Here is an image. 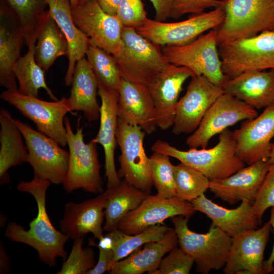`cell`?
Returning <instances> with one entry per match:
<instances>
[{
	"instance_id": "obj_26",
	"label": "cell",
	"mask_w": 274,
	"mask_h": 274,
	"mask_svg": "<svg viewBox=\"0 0 274 274\" xmlns=\"http://www.w3.org/2000/svg\"><path fill=\"white\" fill-rule=\"evenodd\" d=\"M179 244L174 228H169L160 240L148 243L126 258L116 262L111 274H151L158 267L163 256Z\"/></svg>"
},
{
	"instance_id": "obj_35",
	"label": "cell",
	"mask_w": 274,
	"mask_h": 274,
	"mask_svg": "<svg viewBox=\"0 0 274 274\" xmlns=\"http://www.w3.org/2000/svg\"><path fill=\"white\" fill-rule=\"evenodd\" d=\"M170 227L158 224L134 234H128L116 229L105 234L109 238L114 254V264L123 259L145 244L161 239Z\"/></svg>"
},
{
	"instance_id": "obj_13",
	"label": "cell",
	"mask_w": 274,
	"mask_h": 274,
	"mask_svg": "<svg viewBox=\"0 0 274 274\" xmlns=\"http://www.w3.org/2000/svg\"><path fill=\"white\" fill-rule=\"evenodd\" d=\"M257 116L256 109L223 93L206 113L197 128L186 139V143L190 148H206L214 136L241 121Z\"/></svg>"
},
{
	"instance_id": "obj_48",
	"label": "cell",
	"mask_w": 274,
	"mask_h": 274,
	"mask_svg": "<svg viewBox=\"0 0 274 274\" xmlns=\"http://www.w3.org/2000/svg\"><path fill=\"white\" fill-rule=\"evenodd\" d=\"M10 267V263L9 256L3 244L1 243L0 248V271L1 273L9 271Z\"/></svg>"
},
{
	"instance_id": "obj_11",
	"label": "cell",
	"mask_w": 274,
	"mask_h": 274,
	"mask_svg": "<svg viewBox=\"0 0 274 274\" xmlns=\"http://www.w3.org/2000/svg\"><path fill=\"white\" fill-rule=\"evenodd\" d=\"M0 96L31 120L38 131L53 139L61 147L67 145L64 119L65 115L71 111L67 98L48 101L23 95L18 90H6Z\"/></svg>"
},
{
	"instance_id": "obj_9",
	"label": "cell",
	"mask_w": 274,
	"mask_h": 274,
	"mask_svg": "<svg viewBox=\"0 0 274 274\" xmlns=\"http://www.w3.org/2000/svg\"><path fill=\"white\" fill-rule=\"evenodd\" d=\"M224 17L222 4L213 10L193 14L179 22H161L147 18L135 29L145 38L161 46H181L193 41L207 31L216 29Z\"/></svg>"
},
{
	"instance_id": "obj_36",
	"label": "cell",
	"mask_w": 274,
	"mask_h": 274,
	"mask_svg": "<svg viewBox=\"0 0 274 274\" xmlns=\"http://www.w3.org/2000/svg\"><path fill=\"white\" fill-rule=\"evenodd\" d=\"M86 55L99 84L108 89L118 90L122 77L114 56L91 44Z\"/></svg>"
},
{
	"instance_id": "obj_37",
	"label": "cell",
	"mask_w": 274,
	"mask_h": 274,
	"mask_svg": "<svg viewBox=\"0 0 274 274\" xmlns=\"http://www.w3.org/2000/svg\"><path fill=\"white\" fill-rule=\"evenodd\" d=\"M176 196L191 202L209 189L210 180L199 171L183 163L174 166Z\"/></svg>"
},
{
	"instance_id": "obj_10",
	"label": "cell",
	"mask_w": 274,
	"mask_h": 274,
	"mask_svg": "<svg viewBox=\"0 0 274 274\" xmlns=\"http://www.w3.org/2000/svg\"><path fill=\"white\" fill-rule=\"evenodd\" d=\"M15 122L25 140L33 178L48 180L52 184H62L68 169L69 152L28 123L18 119Z\"/></svg>"
},
{
	"instance_id": "obj_5",
	"label": "cell",
	"mask_w": 274,
	"mask_h": 274,
	"mask_svg": "<svg viewBox=\"0 0 274 274\" xmlns=\"http://www.w3.org/2000/svg\"><path fill=\"white\" fill-rule=\"evenodd\" d=\"M225 17L216 29L218 45L274 31V0H223Z\"/></svg>"
},
{
	"instance_id": "obj_16",
	"label": "cell",
	"mask_w": 274,
	"mask_h": 274,
	"mask_svg": "<svg viewBox=\"0 0 274 274\" xmlns=\"http://www.w3.org/2000/svg\"><path fill=\"white\" fill-rule=\"evenodd\" d=\"M196 211L191 202L177 196L165 198L149 194L138 208L120 220L117 229L128 234H134L175 216L190 218Z\"/></svg>"
},
{
	"instance_id": "obj_17",
	"label": "cell",
	"mask_w": 274,
	"mask_h": 274,
	"mask_svg": "<svg viewBox=\"0 0 274 274\" xmlns=\"http://www.w3.org/2000/svg\"><path fill=\"white\" fill-rule=\"evenodd\" d=\"M272 227L268 221L257 229L248 230L232 237L225 274H265L264 253Z\"/></svg>"
},
{
	"instance_id": "obj_1",
	"label": "cell",
	"mask_w": 274,
	"mask_h": 274,
	"mask_svg": "<svg viewBox=\"0 0 274 274\" xmlns=\"http://www.w3.org/2000/svg\"><path fill=\"white\" fill-rule=\"evenodd\" d=\"M51 183L48 180L33 179L20 181L18 191L27 193L34 198L37 206V215L25 230L15 222L9 223L5 234L10 240L27 245L37 252L40 260L50 267L56 266L58 257L65 260L67 254L65 245L70 238L53 225L46 207L47 189Z\"/></svg>"
},
{
	"instance_id": "obj_49",
	"label": "cell",
	"mask_w": 274,
	"mask_h": 274,
	"mask_svg": "<svg viewBox=\"0 0 274 274\" xmlns=\"http://www.w3.org/2000/svg\"><path fill=\"white\" fill-rule=\"evenodd\" d=\"M267 161L270 165L274 164V143L272 144Z\"/></svg>"
},
{
	"instance_id": "obj_4",
	"label": "cell",
	"mask_w": 274,
	"mask_h": 274,
	"mask_svg": "<svg viewBox=\"0 0 274 274\" xmlns=\"http://www.w3.org/2000/svg\"><path fill=\"white\" fill-rule=\"evenodd\" d=\"M190 218L177 216L170 218L178 236L179 246L194 260L196 270L208 274L225 265L230 249L232 237L211 224L209 231L199 233L188 226Z\"/></svg>"
},
{
	"instance_id": "obj_43",
	"label": "cell",
	"mask_w": 274,
	"mask_h": 274,
	"mask_svg": "<svg viewBox=\"0 0 274 274\" xmlns=\"http://www.w3.org/2000/svg\"><path fill=\"white\" fill-rule=\"evenodd\" d=\"M222 4L223 0H172L171 18L177 19L187 14H200Z\"/></svg>"
},
{
	"instance_id": "obj_22",
	"label": "cell",
	"mask_w": 274,
	"mask_h": 274,
	"mask_svg": "<svg viewBox=\"0 0 274 274\" xmlns=\"http://www.w3.org/2000/svg\"><path fill=\"white\" fill-rule=\"evenodd\" d=\"M270 165L267 160H261L244 166L226 178L210 181L209 189L229 204L244 200L253 204Z\"/></svg>"
},
{
	"instance_id": "obj_42",
	"label": "cell",
	"mask_w": 274,
	"mask_h": 274,
	"mask_svg": "<svg viewBox=\"0 0 274 274\" xmlns=\"http://www.w3.org/2000/svg\"><path fill=\"white\" fill-rule=\"evenodd\" d=\"M253 205L260 219L267 209L274 207V164L270 166Z\"/></svg>"
},
{
	"instance_id": "obj_45",
	"label": "cell",
	"mask_w": 274,
	"mask_h": 274,
	"mask_svg": "<svg viewBox=\"0 0 274 274\" xmlns=\"http://www.w3.org/2000/svg\"><path fill=\"white\" fill-rule=\"evenodd\" d=\"M155 12V20L165 22L171 18L172 0H150Z\"/></svg>"
},
{
	"instance_id": "obj_33",
	"label": "cell",
	"mask_w": 274,
	"mask_h": 274,
	"mask_svg": "<svg viewBox=\"0 0 274 274\" xmlns=\"http://www.w3.org/2000/svg\"><path fill=\"white\" fill-rule=\"evenodd\" d=\"M37 37H32L26 42L27 52L20 57L15 65L14 72L18 82V91L24 95L39 97V90L44 89L51 99L57 100L46 82L45 72L35 59Z\"/></svg>"
},
{
	"instance_id": "obj_32",
	"label": "cell",
	"mask_w": 274,
	"mask_h": 274,
	"mask_svg": "<svg viewBox=\"0 0 274 274\" xmlns=\"http://www.w3.org/2000/svg\"><path fill=\"white\" fill-rule=\"evenodd\" d=\"M109 195L105 205V223L104 231L117 229L120 220L129 212L135 209L149 194L121 180L116 186L108 188Z\"/></svg>"
},
{
	"instance_id": "obj_21",
	"label": "cell",
	"mask_w": 274,
	"mask_h": 274,
	"mask_svg": "<svg viewBox=\"0 0 274 274\" xmlns=\"http://www.w3.org/2000/svg\"><path fill=\"white\" fill-rule=\"evenodd\" d=\"M118 91V118L152 134L157 127V114L147 86L122 78Z\"/></svg>"
},
{
	"instance_id": "obj_6",
	"label": "cell",
	"mask_w": 274,
	"mask_h": 274,
	"mask_svg": "<svg viewBox=\"0 0 274 274\" xmlns=\"http://www.w3.org/2000/svg\"><path fill=\"white\" fill-rule=\"evenodd\" d=\"M80 121H78L77 131L74 132L69 118L65 117L64 119L69 161L62 185L68 193L82 189L86 192L101 193L104 191L97 144L92 139L88 143H85Z\"/></svg>"
},
{
	"instance_id": "obj_19",
	"label": "cell",
	"mask_w": 274,
	"mask_h": 274,
	"mask_svg": "<svg viewBox=\"0 0 274 274\" xmlns=\"http://www.w3.org/2000/svg\"><path fill=\"white\" fill-rule=\"evenodd\" d=\"M194 75L186 67L169 63L147 86L156 111L157 127L165 130L173 126L183 85Z\"/></svg>"
},
{
	"instance_id": "obj_23",
	"label": "cell",
	"mask_w": 274,
	"mask_h": 274,
	"mask_svg": "<svg viewBox=\"0 0 274 274\" xmlns=\"http://www.w3.org/2000/svg\"><path fill=\"white\" fill-rule=\"evenodd\" d=\"M98 95L101 99L100 123L98 131L92 140L103 148L107 188H111L118 185L121 181L115 168L114 160V152L117 145L118 91L99 84Z\"/></svg>"
},
{
	"instance_id": "obj_18",
	"label": "cell",
	"mask_w": 274,
	"mask_h": 274,
	"mask_svg": "<svg viewBox=\"0 0 274 274\" xmlns=\"http://www.w3.org/2000/svg\"><path fill=\"white\" fill-rule=\"evenodd\" d=\"M236 155L248 165L267 160L274 136V105L253 119L246 120L232 132Z\"/></svg>"
},
{
	"instance_id": "obj_20",
	"label": "cell",
	"mask_w": 274,
	"mask_h": 274,
	"mask_svg": "<svg viewBox=\"0 0 274 274\" xmlns=\"http://www.w3.org/2000/svg\"><path fill=\"white\" fill-rule=\"evenodd\" d=\"M109 189L97 196L81 202L70 201L64 206L60 221V231L70 239L84 238L89 233L98 240L104 236L102 223Z\"/></svg>"
},
{
	"instance_id": "obj_38",
	"label": "cell",
	"mask_w": 274,
	"mask_h": 274,
	"mask_svg": "<svg viewBox=\"0 0 274 274\" xmlns=\"http://www.w3.org/2000/svg\"><path fill=\"white\" fill-rule=\"evenodd\" d=\"M170 157L157 152H153L149 157L151 179L157 191L156 194L165 198L176 196L174 165Z\"/></svg>"
},
{
	"instance_id": "obj_3",
	"label": "cell",
	"mask_w": 274,
	"mask_h": 274,
	"mask_svg": "<svg viewBox=\"0 0 274 274\" xmlns=\"http://www.w3.org/2000/svg\"><path fill=\"white\" fill-rule=\"evenodd\" d=\"M114 56L123 79L147 86L169 63L161 46L131 27H123L121 47Z\"/></svg>"
},
{
	"instance_id": "obj_25",
	"label": "cell",
	"mask_w": 274,
	"mask_h": 274,
	"mask_svg": "<svg viewBox=\"0 0 274 274\" xmlns=\"http://www.w3.org/2000/svg\"><path fill=\"white\" fill-rule=\"evenodd\" d=\"M223 93L231 95L255 109L274 105V70L249 72L225 80Z\"/></svg>"
},
{
	"instance_id": "obj_14",
	"label": "cell",
	"mask_w": 274,
	"mask_h": 274,
	"mask_svg": "<svg viewBox=\"0 0 274 274\" xmlns=\"http://www.w3.org/2000/svg\"><path fill=\"white\" fill-rule=\"evenodd\" d=\"M77 26L89 39L91 45L98 46L113 56L121 45L123 26L116 15H111L99 6L96 0H87L72 7Z\"/></svg>"
},
{
	"instance_id": "obj_41",
	"label": "cell",
	"mask_w": 274,
	"mask_h": 274,
	"mask_svg": "<svg viewBox=\"0 0 274 274\" xmlns=\"http://www.w3.org/2000/svg\"><path fill=\"white\" fill-rule=\"evenodd\" d=\"M116 15L123 27L135 29L141 26L147 18L142 0H122Z\"/></svg>"
},
{
	"instance_id": "obj_31",
	"label": "cell",
	"mask_w": 274,
	"mask_h": 274,
	"mask_svg": "<svg viewBox=\"0 0 274 274\" xmlns=\"http://www.w3.org/2000/svg\"><path fill=\"white\" fill-rule=\"evenodd\" d=\"M66 40L49 10L42 20L37 31L35 57L45 72L56 59L67 56Z\"/></svg>"
},
{
	"instance_id": "obj_7",
	"label": "cell",
	"mask_w": 274,
	"mask_h": 274,
	"mask_svg": "<svg viewBox=\"0 0 274 274\" xmlns=\"http://www.w3.org/2000/svg\"><path fill=\"white\" fill-rule=\"evenodd\" d=\"M218 51L227 79L246 72L274 70V31L220 44Z\"/></svg>"
},
{
	"instance_id": "obj_8",
	"label": "cell",
	"mask_w": 274,
	"mask_h": 274,
	"mask_svg": "<svg viewBox=\"0 0 274 274\" xmlns=\"http://www.w3.org/2000/svg\"><path fill=\"white\" fill-rule=\"evenodd\" d=\"M161 50L168 63L186 67L195 75L203 76L216 86L221 87L226 79L222 71L216 29L187 44L163 46Z\"/></svg>"
},
{
	"instance_id": "obj_28",
	"label": "cell",
	"mask_w": 274,
	"mask_h": 274,
	"mask_svg": "<svg viewBox=\"0 0 274 274\" xmlns=\"http://www.w3.org/2000/svg\"><path fill=\"white\" fill-rule=\"evenodd\" d=\"M0 15V85L7 90H16L18 86L14 69L21 57L20 51L25 40L11 15L2 8Z\"/></svg>"
},
{
	"instance_id": "obj_40",
	"label": "cell",
	"mask_w": 274,
	"mask_h": 274,
	"mask_svg": "<svg viewBox=\"0 0 274 274\" xmlns=\"http://www.w3.org/2000/svg\"><path fill=\"white\" fill-rule=\"evenodd\" d=\"M194 263L193 258L177 246L162 258L157 269L151 274H188Z\"/></svg>"
},
{
	"instance_id": "obj_2",
	"label": "cell",
	"mask_w": 274,
	"mask_h": 274,
	"mask_svg": "<svg viewBox=\"0 0 274 274\" xmlns=\"http://www.w3.org/2000/svg\"><path fill=\"white\" fill-rule=\"evenodd\" d=\"M151 150L178 159L199 171L210 181L226 178L245 166L236 155V142L232 132L228 129L219 134L218 143L212 148L183 151L166 141L157 140Z\"/></svg>"
},
{
	"instance_id": "obj_30",
	"label": "cell",
	"mask_w": 274,
	"mask_h": 274,
	"mask_svg": "<svg viewBox=\"0 0 274 274\" xmlns=\"http://www.w3.org/2000/svg\"><path fill=\"white\" fill-rule=\"evenodd\" d=\"M0 124V183L3 185L10 180V168L28 162V152L15 119L7 109L1 110Z\"/></svg>"
},
{
	"instance_id": "obj_29",
	"label": "cell",
	"mask_w": 274,
	"mask_h": 274,
	"mask_svg": "<svg viewBox=\"0 0 274 274\" xmlns=\"http://www.w3.org/2000/svg\"><path fill=\"white\" fill-rule=\"evenodd\" d=\"M99 82L87 59L84 57L77 61L67 98L71 111H80L89 122L100 117V107L97 99Z\"/></svg>"
},
{
	"instance_id": "obj_50",
	"label": "cell",
	"mask_w": 274,
	"mask_h": 274,
	"mask_svg": "<svg viewBox=\"0 0 274 274\" xmlns=\"http://www.w3.org/2000/svg\"><path fill=\"white\" fill-rule=\"evenodd\" d=\"M70 1L72 7L76 6L80 2V0H70Z\"/></svg>"
},
{
	"instance_id": "obj_27",
	"label": "cell",
	"mask_w": 274,
	"mask_h": 274,
	"mask_svg": "<svg viewBox=\"0 0 274 274\" xmlns=\"http://www.w3.org/2000/svg\"><path fill=\"white\" fill-rule=\"evenodd\" d=\"M47 3L50 14L67 43L68 63L64 81L65 85L69 86L72 84L76 63L86 55L90 40L75 23L70 0H47Z\"/></svg>"
},
{
	"instance_id": "obj_46",
	"label": "cell",
	"mask_w": 274,
	"mask_h": 274,
	"mask_svg": "<svg viewBox=\"0 0 274 274\" xmlns=\"http://www.w3.org/2000/svg\"><path fill=\"white\" fill-rule=\"evenodd\" d=\"M269 222H270L274 234V207L271 208L270 216ZM274 243L273 248L269 258L263 262V269L265 274L272 272L274 270Z\"/></svg>"
},
{
	"instance_id": "obj_24",
	"label": "cell",
	"mask_w": 274,
	"mask_h": 274,
	"mask_svg": "<svg viewBox=\"0 0 274 274\" xmlns=\"http://www.w3.org/2000/svg\"><path fill=\"white\" fill-rule=\"evenodd\" d=\"M191 202L196 211L205 214L212 224L231 237L242 232L257 229L261 223L253 204L247 200L241 201L237 208L229 209L217 204L203 193Z\"/></svg>"
},
{
	"instance_id": "obj_47",
	"label": "cell",
	"mask_w": 274,
	"mask_h": 274,
	"mask_svg": "<svg viewBox=\"0 0 274 274\" xmlns=\"http://www.w3.org/2000/svg\"><path fill=\"white\" fill-rule=\"evenodd\" d=\"M102 9L107 13L115 15L122 0H96Z\"/></svg>"
},
{
	"instance_id": "obj_44",
	"label": "cell",
	"mask_w": 274,
	"mask_h": 274,
	"mask_svg": "<svg viewBox=\"0 0 274 274\" xmlns=\"http://www.w3.org/2000/svg\"><path fill=\"white\" fill-rule=\"evenodd\" d=\"M89 246H94L98 248V258L95 266L87 274H101L109 271L114 264V254L111 246L100 243L96 244L90 239Z\"/></svg>"
},
{
	"instance_id": "obj_12",
	"label": "cell",
	"mask_w": 274,
	"mask_h": 274,
	"mask_svg": "<svg viewBox=\"0 0 274 274\" xmlns=\"http://www.w3.org/2000/svg\"><path fill=\"white\" fill-rule=\"evenodd\" d=\"M146 134L140 126L129 124L118 118L116 140L121 151L118 157V177L150 193L153 185L150 159L144 147Z\"/></svg>"
},
{
	"instance_id": "obj_51",
	"label": "cell",
	"mask_w": 274,
	"mask_h": 274,
	"mask_svg": "<svg viewBox=\"0 0 274 274\" xmlns=\"http://www.w3.org/2000/svg\"><path fill=\"white\" fill-rule=\"evenodd\" d=\"M87 1V0H80V2H84V1Z\"/></svg>"
},
{
	"instance_id": "obj_34",
	"label": "cell",
	"mask_w": 274,
	"mask_h": 274,
	"mask_svg": "<svg viewBox=\"0 0 274 274\" xmlns=\"http://www.w3.org/2000/svg\"><path fill=\"white\" fill-rule=\"evenodd\" d=\"M2 2L1 8L17 21L25 42L37 36L39 26L48 10L47 0H2Z\"/></svg>"
},
{
	"instance_id": "obj_39",
	"label": "cell",
	"mask_w": 274,
	"mask_h": 274,
	"mask_svg": "<svg viewBox=\"0 0 274 274\" xmlns=\"http://www.w3.org/2000/svg\"><path fill=\"white\" fill-rule=\"evenodd\" d=\"M84 239L74 240L71 252L57 274H87L95 266L94 251L91 248H83Z\"/></svg>"
},
{
	"instance_id": "obj_15",
	"label": "cell",
	"mask_w": 274,
	"mask_h": 274,
	"mask_svg": "<svg viewBox=\"0 0 274 274\" xmlns=\"http://www.w3.org/2000/svg\"><path fill=\"white\" fill-rule=\"evenodd\" d=\"M191 78L185 94L176 106L172 126L175 134L193 132L209 109L223 93L221 87L203 76L194 75Z\"/></svg>"
}]
</instances>
